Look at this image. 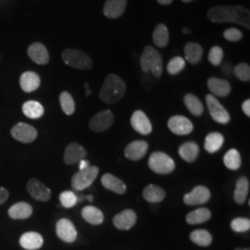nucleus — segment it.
<instances>
[{
	"label": "nucleus",
	"instance_id": "nucleus-1",
	"mask_svg": "<svg viewBox=\"0 0 250 250\" xmlns=\"http://www.w3.org/2000/svg\"><path fill=\"white\" fill-rule=\"evenodd\" d=\"M207 17L213 23H236L250 28V9L243 6H215L208 10Z\"/></svg>",
	"mask_w": 250,
	"mask_h": 250
},
{
	"label": "nucleus",
	"instance_id": "nucleus-2",
	"mask_svg": "<svg viewBox=\"0 0 250 250\" xmlns=\"http://www.w3.org/2000/svg\"><path fill=\"white\" fill-rule=\"evenodd\" d=\"M126 84L125 81L114 73L107 74L99 92V99L106 104H116L125 97Z\"/></svg>",
	"mask_w": 250,
	"mask_h": 250
},
{
	"label": "nucleus",
	"instance_id": "nucleus-3",
	"mask_svg": "<svg viewBox=\"0 0 250 250\" xmlns=\"http://www.w3.org/2000/svg\"><path fill=\"white\" fill-rule=\"evenodd\" d=\"M141 69L145 73L151 71L155 77H161L163 71V62L161 55L152 45H146L144 48L140 59Z\"/></svg>",
	"mask_w": 250,
	"mask_h": 250
},
{
	"label": "nucleus",
	"instance_id": "nucleus-4",
	"mask_svg": "<svg viewBox=\"0 0 250 250\" xmlns=\"http://www.w3.org/2000/svg\"><path fill=\"white\" fill-rule=\"evenodd\" d=\"M62 58L65 64L74 69L90 71L93 68V62L89 56L78 49L67 48L63 50Z\"/></svg>",
	"mask_w": 250,
	"mask_h": 250
},
{
	"label": "nucleus",
	"instance_id": "nucleus-5",
	"mask_svg": "<svg viewBox=\"0 0 250 250\" xmlns=\"http://www.w3.org/2000/svg\"><path fill=\"white\" fill-rule=\"evenodd\" d=\"M148 167L158 174H169L175 169V163L166 153L156 151L148 159Z\"/></svg>",
	"mask_w": 250,
	"mask_h": 250
},
{
	"label": "nucleus",
	"instance_id": "nucleus-6",
	"mask_svg": "<svg viewBox=\"0 0 250 250\" xmlns=\"http://www.w3.org/2000/svg\"><path fill=\"white\" fill-rule=\"evenodd\" d=\"M99 168L97 166H89L85 170H79L72 178V187L77 191H83L92 186L98 177Z\"/></svg>",
	"mask_w": 250,
	"mask_h": 250
},
{
	"label": "nucleus",
	"instance_id": "nucleus-7",
	"mask_svg": "<svg viewBox=\"0 0 250 250\" xmlns=\"http://www.w3.org/2000/svg\"><path fill=\"white\" fill-rule=\"evenodd\" d=\"M206 103L210 116L216 123H219L221 125H226L230 122L231 117L229 112L213 95L208 94L206 96Z\"/></svg>",
	"mask_w": 250,
	"mask_h": 250
},
{
	"label": "nucleus",
	"instance_id": "nucleus-8",
	"mask_svg": "<svg viewBox=\"0 0 250 250\" xmlns=\"http://www.w3.org/2000/svg\"><path fill=\"white\" fill-rule=\"evenodd\" d=\"M11 136L21 143L29 144L34 142L37 137V131L32 125L24 123H19L11 129Z\"/></svg>",
	"mask_w": 250,
	"mask_h": 250
},
{
	"label": "nucleus",
	"instance_id": "nucleus-9",
	"mask_svg": "<svg viewBox=\"0 0 250 250\" xmlns=\"http://www.w3.org/2000/svg\"><path fill=\"white\" fill-rule=\"evenodd\" d=\"M114 123L113 113L109 109L102 110L93 117L89 122L91 131L101 133L111 127Z\"/></svg>",
	"mask_w": 250,
	"mask_h": 250
},
{
	"label": "nucleus",
	"instance_id": "nucleus-10",
	"mask_svg": "<svg viewBox=\"0 0 250 250\" xmlns=\"http://www.w3.org/2000/svg\"><path fill=\"white\" fill-rule=\"evenodd\" d=\"M168 128L176 135H187L193 132L194 125L187 117L175 115L168 121Z\"/></svg>",
	"mask_w": 250,
	"mask_h": 250
},
{
	"label": "nucleus",
	"instance_id": "nucleus-11",
	"mask_svg": "<svg viewBox=\"0 0 250 250\" xmlns=\"http://www.w3.org/2000/svg\"><path fill=\"white\" fill-rule=\"evenodd\" d=\"M26 188L30 196L38 201L46 202L51 197V190L45 187L38 179H31L27 183Z\"/></svg>",
	"mask_w": 250,
	"mask_h": 250
},
{
	"label": "nucleus",
	"instance_id": "nucleus-12",
	"mask_svg": "<svg viewBox=\"0 0 250 250\" xmlns=\"http://www.w3.org/2000/svg\"><path fill=\"white\" fill-rule=\"evenodd\" d=\"M211 197L210 191L204 186H197L184 197L185 204L188 206L202 205L207 203Z\"/></svg>",
	"mask_w": 250,
	"mask_h": 250
},
{
	"label": "nucleus",
	"instance_id": "nucleus-13",
	"mask_svg": "<svg viewBox=\"0 0 250 250\" xmlns=\"http://www.w3.org/2000/svg\"><path fill=\"white\" fill-rule=\"evenodd\" d=\"M56 232L60 239L66 243H72L76 240L77 231L75 226L68 219H61L56 225Z\"/></svg>",
	"mask_w": 250,
	"mask_h": 250
},
{
	"label": "nucleus",
	"instance_id": "nucleus-14",
	"mask_svg": "<svg viewBox=\"0 0 250 250\" xmlns=\"http://www.w3.org/2000/svg\"><path fill=\"white\" fill-rule=\"evenodd\" d=\"M87 155V152L80 144L76 142L70 143L64 152V162L67 165H73L79 163Z\"/></svg>",
	"mask_w": 250,
	"mask_h": 250
},
{
	"label": "nucleus",
	"instance_id": "nucleus-15",
	"mask_svg": "<svg viewBox=\"0 0 250 250\" xmlns=\"http://www.w3.org/2000/svg\"><path fill=\"white\" fill-rule=\"evenodd\" d=\"M131 125L138 134L147 135L151 134L152 125L150 120L142 110H135L131 118Z\"/></svg>",
	"mask_w": 250,
	"mask_h": 250
},
{
	"label": "nucleus",
	"instance_id": "nucleus-16",
	"mask_svg": "<svg viewBox=\"0 0 250 250\" xmlns=\"http://www.w3.org/2000/svg\"><path fill=\"white\" fill-rule=\"evenodd\" d=\"M148 150V144L144 140H137L128 144L125 149V157L130 161L143 159Z\"/></svg>",
	"mask_w": 250,
	"mask_h": 250
},
{
	"label": "nucleus",
	"instance_id": "nucleus-17",
	"mask_svg": "<svg viewBox=\"0 0 250 250\" xmlns=\"http://www.w3.org/2000/svg\"><path fill=\"white\" fill-rule=\"evenodd\" d=\"M137 217L133 209H125L114 216L112 222L119 230H129L134 227Z\"/></svg>",
	"mask_w": 250,
	"mask_h": 250
},
{
	"label": "nucleus",
	"instance_id": "nucleus-18",
	"mask_svg": "<svg viewBox=\"0 0 250 250\" xmlns=\"http://www.w3.org/2000/svg\"><path fill=\"white\" fill-rule=\"evenodd\" d=\"M208 88L212 93L214 97L225 98L231 93V84L227 80L220 79L217 77H210L208 80Z\"/></svg>",
	"mask_w": 250,
	"mask_h": 250
},
{
	"label": "nucleus",
	"instance_id": "nucleus-19",
	"mask_svg": "<svg viewBox=\"0 0 250 250\" xmlns=\"http://www.w3.org/2000/svg\"><path fill=\"white\" fill-rule=\"evenodd\" d=\"M29 58L38 65H46L49 62V54L45 45L36 42L30 45L27 49Z\"/></svg>",
	"mask_w": 250,
	"mask_h": 250
},
{
	"label": "nucleus",
	"instance_id": "nucleus-20",
	"mask_svg": "<svg viewBox=\"0 0 250 250\" xmlns=\"http://www.w3.org/2000/svg\"><path fill=\"white\" fill-rule=\"evenodd\" d=\"M127 0H107L103 7L104 15L109 19H117L125 13Z\"/></svg>",
	"mask_w": 250,
	"mask_h": 250
},
{
	"label": "nucleus",
	"instance_id": "nucleus-21",
	"mask_svg": "<svg viewBox=\"0 0 250 250\" xmlns=\"http://www.w3.org/2000/svg\"><path fill=\"white\" fill-rule=\"evenodd\" d=\"M41 83L40 76L35 72H25L21 75V88L26 93H32L38 89Z\"/></svg>",
	"mask_w": 250,
	"mask_h": 250
},
{
	"label": "nucleus",
	"instance_id": "nucleus-22",
	"mask_svg": "<svg viewBox=\"0 0 250 250\" xmlns=\"http://www.w3.org/2000/svg\"><path fill=\"white\" fill-rule=\"evenodd\" d=\"M43 237L40 233L36 232H27L20 238V245L27 250H36L43 246Z\"/></svg>",
	"mask_w": 250,
	"mask_h": 250
},
{
	"label": "nucleus",
	"instance_id": "nucleus-23",
	"mask_svg": "<svg viewBox=\"0 0 250 250\" xmlns=\"http://www.w3.org/2000/svg\"><path fill=\"white\" fill-rule=\"evenodd\" d=\"M101 183L106 189L110 190L118 195H124L127 190L125 183L121 179L110 173L104 174L101 178Z\"/></svg>",
	"mask_w": 250,
	"mask_h": 250
},
{
	"label": "nucleus",
	"instance_id": "nucleus-24",
	"mask_svg": "<svg viewBox=\"0 0 250 250\" xmlns=\"http://www.w3.org/2000/svg\"><path fill=\"white\" fill-rule=\"evenodd\" d=\"M184 53L186 61L192 65H197L200 62L203 56V48L202 46L196 42H188L185 45Z\"/></svg>",
	"mask_w": 250,
	"mask_h": 250
},
{
	"label": "nucleus",
	"instance_id": "nucleus-25",
	"mask_svg": "<svg viewBox=\"0 0 250 250\" xmlns=\"http://www.w3.org/2000/svg\"><path fill=\"white\" fill-rule=\"evenodd\" d=\"M178 153L184 161L192 163L197 160L199 155V146L193 141L186 142L179 146Z\"/></svg>",
	"mask_w": 250,
	"mask_h": 250
},
{
	"label": "nucleus",
	"instance_id": "nucleus-26",
	"mask_svg": "<svg viewBox=\"0 0 250 250\" xmlns=\"http://www.w3.org/2000/svg\"><path fill=\"white\" fill-rule=\"evenodd\" d=\"M250 191V182L249 179L242 176L237 180L235 185V190L233 193V199L236 204L243 205L247 201Z\"/></svg>",
	"mask_w": 250,
	"mask_h": 250
},
{
	"label": "nucleus",
	"instance_id": "nucleus-27",
	"mask_svg": "<svg viewBox=\"0 0 250 250\" xmlns=\"http://www.w3.org/2000/svg\"><path fill=\"white\" fill-rule=\"evenodd\" d=\"M33 213V208L26 202H18L11 206L9 209V216L14 220H25Z\"/></svg>",
	"mask_w": 250,
	"mask_h": 250
},
{
	"label": "nucleus",
	"instance_id": "nucleus-28",
	"mask_svg": "<svg viewBox=\"0 0 250 250\" xmlns=\"http://www.w3.org/2000/svg\"><path fill=\"white\" fill-rule=\"evenodd\" d=\"M82 216L86 223L92 225H99L104 222L103 212L94 206H85L82 209Z\"/></svg>",
	"mask_w": 250,
	"mask_h": 250
},
{
	"label": "nucleus",
	"instance_id": "nucleus-29",
	"mask_svg": "<svg viewBox=\"0 0 250 250\" xmlns=\"http://www.w3.org/2000/svg\"><path fill=\"white\" fill-rule=\"evenodd\" d=\"M143 197L149 203H160L166 197V192L161 187L148 185L143 190Z\"/></svg>",
	"mask_w": 250,
	"mask_h": 250
},
{
	"label": "nucleus",
	"instance_id": "nucleus-30",
	"mask_svg": "<svg viewBox=\"0 0 250 250\" xmlns=\"http://www.w3.org/2000/svg\"><path fill=\"white\" fill-rule=\"evenodd\" d=\"M152 40H153V43L158 47L162 48L167 46L169 44L170 35H169L168 28L165 24L160 23L155 27L152 35Z\"/></svg>",
	"mask_w": 250,
	"mask_h": 250
},
{
	"label": "nucleus",
	"instance_id": "nucleus-31",
	"mask_svg": "<svg viewBox=\"0 0 250 250\" xmlns=\"http://www.w3.org/2000/svg\"><path fill=\"white\" fill-rule=\"evenodd\" d=\"M210 218H211V212L208 208H199L189 212L186 217V221L188 224L195 225V224L206 223L208 220H210Z\"/></svg>",
	"mask_w": 250,
	"mask_h": 250
},
{
	"label": "nucleus",
	"instance_id": "nucleus-32",
	"mask_svg": "<svg viewBox=\"0 0 250 250\" xmlns=\"http://www.w3.org/2000/svg\"><path fill=\"white\" fill-rule=\"evenodd\" d=\"M224 143V137L221 133L213 132L206 136L204 147L208 153H215L221 149Z\"/></svg>",
	"mask_w": 250,
	"mask_h": 250
},
{
	"label": "nucleus",
	"instance_id": "nucleus-33",
	"mask_svg": "<svg viewBox=\"0 0 250 250\" xmlns=\"http://www.w3.org/2000/svg\"><path fill=\"white\" fill-rule=\"evenodd\" d=\"M22 112L29 119H39L44 115V107L37 101L30 100L22 105Z\"/></svg>",
	"mask_w": 250,
	"mask_h": 250
},
{
	"label": "nucleus",
	"instance_id": "nucleus-34",
	"mask_svg": "<svg viewBox=\"0 0 250 250\" xmlns=\"http://www.w3.org/2000/svg\"><path fill=\"white\" fill-rule=\"evenodd\" d=\"M184 102L186 107H188L189 112L194 116H201L204 112V107L200 99L193 94H187L184 98Z\"/></svg>",
	"mask_w": 250,
	"mask_h": 250
},
{
	"label": "nucleus",
	"instance_id": "nucleus-35",
	"mask_svg": "<svg viewBox=\"0 0 250 250\" xmlns=\"http://www.w3.org/2000/svg\"><path fill=\"white\" fill-rule=\"evenodd\" d=\"M224 165L229 170H236L241 167V156L235 148H232L226 152L224 157Z\"/></svg>",
	"mask_w": 250,
	"mask_h": 250
},
{
	"label": "nucleus",
	"instance_id": "nucleus-36",
	"mask_svg": "<svg viewBox=\"0 0 250 250\" xmlns=\"http://www.w3.org/2000/svg\"><path fill=\"white\" fill-rule=\"evenodd\" d=\"M190 240L199 247H208L212 242V236L208 231L198 229L190 233Z\"/></svg>",
	"mask_w": 250,
	"mask_h": 250
},
{
	"label": "nucleus",
	"instance_id": "nucleus-37",
	"mask_svg": "<svg viewBox=\"0 0 250 250\" xmlns=\"http://www.w3.org/2000/svg\"><path fill=\"white\" fill-rule=\"evenodd\" d=\"M60 103H61V107L62 108L63 112L66 115L70 116L74 113L75 102L72 95L69 92L63 91L62 93L60 95Z\"/></svg>",
	"mask_w": 250,
	"mask_h": 250
},
{
	"label": "nucleus",
	"instance_id": "nucleus-38",
	"mask_svg": "<svg viewBox=\"0 0 250 250\" xmlns=\"http://www.w3.org/2000/svg\"><path fill=\"white\" fill-rule=\"evenodd\" d=\"M187 65L186 60L182 57L177 56L170 60L167 65V72L170 75H176L182 72Z\"/></svg>",
	"mask_w": 250,
	"mask_h": 250
},
{
	"label": "nucleus",
	"instance_id": "nucleus-39",
	"mask_svg": "<svg viewBox=\"0 0 250 250\" xmlns=\"http://www.w3.org/2000/svg\"><path fill=\"white\" fill-rule=\"evenodd\" d=\"M224 55V49L219 45H214L209 50L208 60L211 65L217 67V66H220L223 62Z\"/></svg>",
	"mask_w": 250,
	"mask_h": 250
},
{
	"label": "nucleus",
	"instance_id": "nucleus-40",
	"mask_svg": "<svg viewBox=\"0 0 250 250\" xmlns=\"http://www.w3.org/2000/svg\"><path fill=\"white\" fill-rule=\"evenodd\" d=\"M233 73L238 80L242 82H250V66L247 63H239L234 67Z\"/></svg>",
	"mask_w": 250,
	"mask_h": 250
},
{
	"label": "nucleus",
	"instance_id": "nucleus-41",
	"mask_svg": "<svg viewBox=\"0 0 250 250\" xmlns=\"http://www.w3.org/2000/svg\"><path fill=\"white\" fill-rule=\"evenodd\" d=\"M60 201L63 208H71L77 204L78 197L72 191H64L60 195Z\"/></svg>",
	"mask_w": 250,
	"mask_h": 250
},
{
	"label": "nucleus",
	"instance_id": "nucleus-42",
	"mask_svg": "<svg viewBox=\"0 0 250 250\" xmlns=\"http://www.w3.org/2000/svg\"><path fill=\"white\" fill-rule=\"evenodd\" d=\"M232 231L236 232H244L250 229V220L248 218H235L231 222Z\"/></svg>",
	"mask_w": 250,
	"mask_h": 250
},
{
	"label": "nucleus",
	"instance_id": "nucleus-43",
	"mask_svg": "<svg viewBox=\"0 0 250 250\" xmlns=\"http://www.w3.org/2000/svg\"><path fill=\"white\" fill-rule=\"evenodd\" d=\"M224 37L230 42H238L243 38V34L239 29L228 28L224 32Z\"/></svg>",
	"mask_w": 250,
	"mask_h": 250
},
{
	"label": "nucleus",
	"instance_id": "nucleus-44",
	"mask_svg": "<svg viewBox=\"0 0 250 250\" xmlns=\"http://www.w3.org/2000/svg\"><path fill=\"white\" fill-rule=\"evenodd\" d=\"M9 191L4 188H0V205L4 204L9 198Z\"/></svg>",
	"mask_w": 250,
	"mask_h": 250
},
{
	"label": "nucleus",
	"instance_id": "nucleus-45",
	"mask_svg": "<svg viewBox=\"0 0 250 250\" xmlns=\"http://www.w3.org/2000/svg\"><path fill=\"white\" fill-rule=\"evenodd\" d=\"M242 110L248 117H250V100L247 99L242 104Z\"/></svg>",
	"mask_w": 250,
	"mask_h": 250
},
{
	"label": "nucleus",
	"instance_id": "nucleus-46",
	"mask_svg": "<svg viewBox=\"0 0 250 250\" xmlns=\"http://www.w3.org/2000/svg\"><path fill=\"white\" fill-rule=\"evenodd\" d=\"M89 166V161H86V160L83 159V160H82V161L79 162V170H85V169H87Z\"/></svg>",
	"mask_w": 250,
	"mask_h": 250
},
{
	"label": "nucleus",
	"instance_id": "nucleus-47",
	"mask_svg": "<svg viewBox=\"0 0 250 250\" xmlns=\"http://www.w3.org/2000/svg\"><path fill=\"white\" fill-rule=\"evenodd\" d=\"M160 5H162V6H168V5H170L172 3V1L173 0H156Z\"/></svg>",
	"mask_w": 250,
	"mask_h": 250
},
{
	"label": "nucleus",
	"instance_id": "nucleus-48",
	"mask_svg": "<svg viewBox=\"0 0 250 250\" xmlns=\"http://www.w3.org/2000/svg\"><path fill=\"white\" fill-rule=\"evenodd\" d=\"M85 198H86L89 202H92V201H93V199H94L93 196H87V197H85Z\"/></svg>",
	"mask_w": 250,
	"mask_h": 250
},
{
	"label": "nucleus",
	"instance_id": "nucleus-49",
	"mask_svg": "<svg viewBox=\"0 0 250 250\" xmlns=\"http://www.w3.org/2000/svg\"><path fill=\"white\" fill-rule=\"evenodd\" d=\"M183 32H184L185 34H190V33H191V32L188 30V28H185V29L183 30Z\"/></svg>",
	"mask_w": 250,
	"mask_h": 250
},
{
	"label": "nucleus",
	"instance_id": "nucleus-50",
	"mask_svg": "<svg viewBox=\"0 0 250 250\" xmlns=\"http://www.w3.org/2000/svg\"><path fill=\"white\" fill-rule=\"evenodd\" d=\"M90 94H91V91L89 89H86V96L89 97Z\"/></svg>",
	"mask_w": 250,
	"mask_h": 250
},
{
	"label": "nucleus",
	"instance_id": "nucleus-51",
	"mask_svg": "<svg viewBox=\"0 0 250 250\" xmlns=\"http://www.w3.org/2000/svg\"><path fill=\"white\" fill-rule=\"evenodd\" d=\"M184 3H189V2H192V1H194V0H182Z\"/></svg>",
	"mask_w": 250,
	"mask_h": 250
},
{
	"label": "nucleus",
	"instance_id": "nucleus-52",
	"mask_svg": "<svg viewBox=\"0 0 250 250\" xmlns=\"http://www.w3.org/2000/svg\"><path fill=\"white\" fill-rule=\"evenodd\" d=\"M234 250H250V249H241V248H238V249H235Z\"/></svg>",
	"mask_w": 250,
	"mask_h": 250
}]
</instances>
